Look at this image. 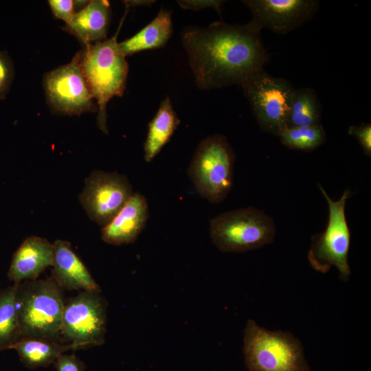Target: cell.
I'll use <instances>...</instances> for the list:
<instances>
[{"label":"cell","instance_id":"7","mask_svg":"<svg viewBox=\"0 0 371 371\" xmlns=\"http://www.w3.org/2000/svg\"><path fill=\"white\" fill-rule=\"evenodd\" d=\"M318 187L328 205V220L325 231L312 236L308 260L313 269L326 273L332 266L337 267L342 280H348L350 269L348 255L350 232L345 207L350 191L346 190L338 201H333L319 183Z\"/></svg>","mask_w":371,"mask_h":371},{"label":"cell","instance_id":"23","mask_svg":"<svg viewBox=\"0 0 371 371\" xmlns=\"http://www.w3.org/2000/svg\"><path fill=\"white\" fill-rule=\"evenodd\" d=\"M14 78V67L5 52L0 51V93L4 98Z\"/></svg>","mask_w":371,"mask_h":371},{"label":"cell","instance_id":"17","mask_svg":"<svg viewBox=\"0 0 371 371\" xmlns=\"http://www.w3.org/2000/svg\"><path fill=\"white\" fill-rule=\"evenodd\" d=\"M172 33L171 12L161 9L157 16L132 37L118 43L119 49L125 56L144 50L164 47Z\"/></svg>","mask_w":371,"mask_h":371},{"label":"cell","instance_id":"29","mask_svg":"<svg viewBox=\"0 0 371 371\" xmlns=\"http://www.w3.org/2000/svg\"><path fill=\"white\" fill-rule=\"evenodd\" d=\"M3 95H2L1 94V93H0V100H1V99H3Z\"/></svg>","mask_w":371,"mask_h":371},{"label":"cell","instance_id":"5","mask_svg":"<svg viewBox=\"0 0 371 371\" xmlns=\"http://www.w3.org/2000/svg\"><path fill=\"white\" fill-rule=\"evenodd\" d=\"M234 162L235 154L227 138L212 135L200 142L187 172L198 193L218 203L231 190Z\"/></svg>","mask_w":371,"mask_h":371},{"label":"cell","instance_id":"14","mask_svg":"<svg viewBox=\"0 0 371 371\" xmlns=\"http://www.w3.org/2000/svg\"><path fill=\"white\" fill-rule=\"evenodd\" d=\"M52 279L62 289L100 293V288L70 243L56 240L53 243Z\"/></svg>","mask_w":371,"mask_h":371},{"label":"cell","instance_id":"13","mask_svg":"<svg viewBox=\"0 0 371 371\" xmlns=\"http://www.w3.org/2000/svg\"><path fill=\"white\" fill-rule=\"evenodd\" d=\"M148 215L146 197L139 192H134L113 218L102 227V240L114 245L134 243L144 229Z\"/></svg>","mask_w":371,"mask_h":371},{"label":"cell","instance_id":"28","mask_svg":"<svg viewBox=\"0 0 371 371\" xmlns=\"http://www.w3.org/2000/svg\"><path fill=\"white\" fill-rule=\"evenodd\" d=\"M155 1L151 0H140V1H126L125 4L126 5V8H128L131 5H148L154 3Z\"/></svg>","mask_w":371,"mask_h":371},{"label":"cell","instance_id":"18","mask_svg":"<svg viewBox=\"0 0 371 371\" xmlns=\"http://www.w3.org/2000/svg\"><path fill=\"white\" fill-rule=\"evenodd\" d=\"M179 124L180 120L167 96L161 101L157 113L148 124L144 145L146 162H150L160 153Z\"/></svg>","mask_w":371,"mask_h":371},{"label":"cell","instance_id":"4","mask_svg":"<svg viewBox=\"0 0 371 371\" xmlns=\"http://www.w3.org/2000/svg\"><path fill=\"white\" fill-rule=\"evenodd\" d=\"M243 352L248 371H310L299 339L282 330L270 331L249 319Z\"/></svg>","mask_w":371,"mask_h":371},{"label":"cell","instance_id":"2","mask_svg":"<svg viewBox=\"0 0 371 371\" xmlns=\"http://www.w3.org/2000/svg\"><path fill=\"white\" fill-rule=\"evenodd\" d=\"M115 36L85 46L80 52V67L98 106L99 128L108 134L106 105L114 96L124 94L128 65Z\"/></svg>","mask_w":371,"mask_h":371},{"label":"cell","instance_id":"8","mask_svg":"<svg viewBox=\"0 0 371 371\" xmlns=\"http://www.w3.org/2000/svg\"><path fill=\"white\" fill-rule=\"evenodd\" d=\"M100 293L80 291L65 302L60 336L74 350L104 342L106 302Z\"/></svg>","mask_w":371,"mask_h":371},{"label":"cell","instance_id":"22","mask_svg":"<svg viewBox=\"0 0 371 371\" xmlns=\"http://www.w3.org/2000/svg\"><path fill=\"white\" fill-rule=\"evenodd\" d=\"M278 136L285 146L305 151L317 148L326 140V133L322 124L286 127Z\"/></svg>","mask_w":371,"mask_h":371},{"label":"cell","instance_id":"6","mask_svg":"<svg viewBox=\"0 0 371 371\" xmlns=\"http://www.w3.org/2000/svg\"><path fill=\"white\" fill-rule=\"evenodd\" d=\"M213 244L223 252L242 253L271 243L276 226L271 217L253 207L222 213L210 223Z\"/></svg>","mask_w":371,"mask_h":371},{"label":"cell","instance_id":"20","mask_svg":"<svg viewBox=\"0 0 371 371\" xmlns=\"http://www.w3.org/2000/svg\"><path fill=\"white\" fill-rule=\"evenodd\" d=\"M322 106L315 91L311 88L294 89L289 108L286 127L319 125Z\"/></svg>","mask_w":371,"mask_h":371},{"label":"cell","instance_id":"11","mask_svg":"<svg viewBox=\"0 0 371 371\" xmlns=\"http://www.w3.org/2000/svg\"><path fill=\"white\" fill-rule=\"evenodd\" d=\"M44 87L48 102L58 113L71 115L97 111L80 67V52L69 63L47 73Z\"/></svg>","mask_w":371,"mask_h":371},{"label":"cell","instance_id":"10","mask_svg":"<svg viewBox=\"0 0 371 371\" xmlns=\"http://www.w3.org/2000/svg\"><path fill=\"white\" fill-rule=\"evenodd\" d=\"M127 177L117 172L94 170L85 181L79 201L89 218L104 227L133 195Z\"/></svg>","mask_w":371,"mask_h":371},{"label":"cell","instance_id":"24","mask_svg":"<svg viewBox=\"0 0 371 371\" xmlns=\"http://www.w3.org/2000/svg\"><path fill=\"white\" fill-rule=\"evenodd\" d=\"M48 3L54 16L67 24L75 14V1L72 0H49Z\"/></svg>","mask_w":371,"mask_h":371},{"label":"cell","instance_id":"9","mask_svg":"<svg viewBox=\"0 0 371 371\" xmlns=\"http://www.w3.org/2000/svg\"><path fill=\"white\" fill-rule=\"evenodd\" d=\"M240 87L261 130L278 136L286 127L293 87L286 79L273 77L264 69Z\"/></svg>","mask_w":371,"mask_h":371},{"label":"cell","instance_id":"19","mask_svg":"<svg viewBox=\"0 0 371 371\" xmlns=\"http://www.w3.org/2000/svg\"><path fill=\"white\" fill-rule=\"evenodd\" d=\"M10 349L15 350L23 363L30 368L48 366L65 352L73 350L69 344L41 338L21 339Z\"/></svg>","mask_w":371,"mask_h":371},{"label":"cell","instance_id":"25","mask_svg":"<svg viewBox=\"0 0 371 371\" xmlns=\"http://www.w3.org/2000/svg\"><path fill=\"white\" fill-rule=\"evenodd\" d=\"M348 133L354 136L359 141L364 153L371 156V125L370 124H361L359 126H350Z\"/></svg>","mask_w":371,"mask_h":371},{"label":"cell","instance_id":"26","mask_svg":"<svg viewBox=\"0 0 371 371\" xmlns=\"http://www.w3.org/2000/svg\"><path fill=\"white\" fill-rule=\"evenodd\" d=\"M224 1L221 0H181L177 1L179 6L185 10L197 11L205 8H213L221 15V5Z\"/></svg>","mask_w":371,"mask_h":371},{"label":"cell","instance_id":"12","mask_svg":"<svg viewBox=\"0 0 371 371\" xmlns=\"http://www.w3.org/2000/svg\"><path fill=\"white\" fill-rule=\"evenodd\" d=\"M252 18L247 25L260 32L263 28L286 34L302 26L319 10L317 0H244Z\"/></svg>","mask_w":371,"mask_h":371},{"label":"cell","instance_id":"15","mask_svg":"<svg viewBox=\"0 0 371 371\" xmlns=\"http://www.w3.org/2000/svg\"><path fill=\"white\" fill-rule=\"evenodd\" d=\"M53 243L47 239L32 236L25 238L13 255L8 271L14 283L36 280L53 263Z\"/></svg>","mask_w":371,"mask_h":371},{"label":"cell","instance_id":"16","mask_svg":"<svg viewBox=\"0 0 371 371\" xmlns=\"http://www.w3.org/2000/svg\"><path fill=\"white\" fill-rule=\"evenodd\" d=\"M110 19L109 2L93 0L75 12L64 29L86 46L106 39Z\"/></svg>","mask_w":371,"mask_h":371},{"label":"cell","instance_id":"3","mask_svg":"<svg viewBox=\"0 0 371 371\" xmlns=\"http://www.w3.org/2000/svg\"><path fill=\"white\" fill-rule=\"evenodd\" d=\"M64 306L61 289L52 278L19 283L16 292L19 339L58 341Z\"/></svg>","mask_w":371,"mask_h":371},{"label":"cell","instance_id":"27","mask_svg":"<svg viewBox=\"0 0 371 371\" xmlns=\"http://www.w3.org/2000/svg\"><path fill=\"white\" fill-rule=\"evenodd\" d=\"M57 371H84L82 363L74 355H62L55 361Z\"/></svg>","mask_w":371,"mask_h":371},{"label":"cell","instance_id":"1","mask_svg":"<svg viewBox=\"0 0 371 371\" xmlns=\"http://www.w3.org/2000/svg\"><path fill=\"white\" fill-rule=\"evenodd\" d=\"M181 40L196 85L203 90L240 86L269 59L260 32L247 23L216 21L204 28L190 27Z\"/></svg>","mask_w":371,"mask_h":371},{"label":"cell","instance_id":"21","mask_svg":"<svg viewBox=\"0 0 371 371\" xmlns=\"http://www.w3.org/2000/svg\"><path fill=\"white\" fill-rule=\"evenodd\" d=\"M19 284L0 291V351L10 349L20 339L16 308Z\"/></svg>","mask_w":371,"mask_h":371}]
</instances>
